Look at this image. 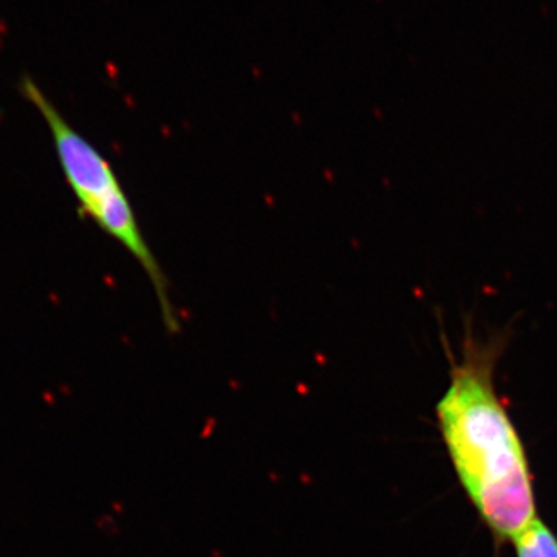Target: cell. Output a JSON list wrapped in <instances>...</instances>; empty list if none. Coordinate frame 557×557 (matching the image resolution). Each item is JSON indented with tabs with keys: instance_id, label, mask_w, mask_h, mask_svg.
<instances>
[{
	"instance_id": "cell-2",
	"label": "cell",
	"mask_w": 557,
	"mask_h": 557,
	"mask_svg": "<svg viewBox=\"0 0 557 557\" xmlns=\"http://www.w3.org/2000/svg\"><path fill=\"white\" fill-rule=\"evenodd\" d=\"M20 90L49 127L62 174L78 201L79 212L120 242L138 260L152 282L164 324L171 332H177L178 314L170 298L166 276L143 236L135 209L112 164L65 120L61 110L30 76H22Z\"/></svg>"
},
{
	"instance_id": "cell-3",
	"label": "cell",
	"mask_w": 557,
	"mask_h": 557,
	"mask_svg": "<svg viewBox=\"0 0 557 557\" xmlns=\"http://www.w3.org/2000/svg\"><path fill=\"white\" fill-rule=\"evenodd\" d=\"M511 544L516 557H557V537L539 516L512 539Z\"/></svg>"
},
{
	"instance_id": "cell-1",
	"label": "cell",
	"mask_w": 557,
	"mask_h": 557,
	"mask_svg": "<svg viewBox=\"0 0 557 557\" xmlns=\"http://www.w3.org/2000/svg\"><path fill=\"white\" fill-rule=\"evenodd\" d=\"M508 341V332L479 339L467 322L460 359L445 344L449 386L435 408L458 483L498 544L537 518L525 446L494 380Z\"/></svg>"
}]
</instances>
